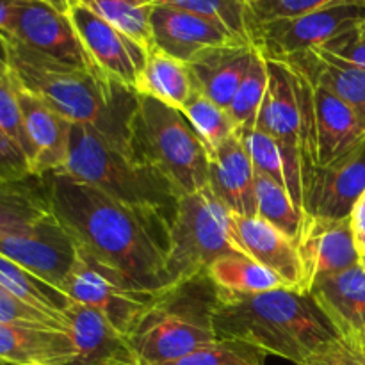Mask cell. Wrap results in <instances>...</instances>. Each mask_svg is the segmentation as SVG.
Wrapping results in <instances>:
<instances>
[{"mask_svg":"<svg viewBox=\"0 0 365 365\" xmlns=\"http://www.w3.org/2000/svg\"><path fill=\"white\" fill-rule=\"evenodd\" d=\"M41 178L52 214L81 248L116 271L134 291L153 296L168 291L171 221L63 175Z\"/></svg>","mask_w":365,"mask_h":365,"instance_id":"1","label":"cell"},{"mask_svg":"<svg viewBox=\"0 0 365 365\" xmlns=\"http://www.w3.org/2000/svg\"><path fill=\"white\" fill-rule=\"evenodd\" d=\"M214 334L255 346L266 355L305 365L339 334L309 292L274 289L260 294L217 296Z\"/></svg>","mask_w":365,"mask_h":365,"instance_id":"2","label":"cell"},{"mask_svg":"<svg viewBox=\"0 0 365 365\" xmlns=\"http://www.w3.org/2000/svg\"><path fill=\"white\" fill-rule=\"evenodd\" d=\"M0 34L9 73L18 84L39 96L70 123L95 128L125 150L127 125L138 93L113 84L93 71L57 63L11 36Z\"/></svg>","mask_w":365,"mask_h":365,"instance_id":"3","label":"cell"},{"mask_svg":"<svg viewBox=\"0 0 365 365\" xmlns=\"http://www.w3.org/2000/svg\"><path fill=\"white\" fill-rule=\"evenodd\" d=\"M132 160L159 171L178 198L209 187V153L184 113L138 95L125 135Z\"/></svg>","mask_w":365,"mask_h":365,"instance_id":"4","label":"cell"},{"mask_svg":"<svg viewBox=\"0 0 365 365\" xmlns=\"http://www.w3.org/2000/svg\"><path fill=\"white\" fill-rule=\"evenodd\" d=\"M217 292L207 274L159 294L127 341L138 365H163L217 341L212 312Z\"/></svg>","mask_w":365,"mask_h":365,"instance_id":"5","label":"cell"},{"mask_svg":"<svg viewBox=\"0 0 365 365\" xmlns=\"http://www.w3.org/2000/svg\"><path fill=\"white\" fill-rule=\"evenodd\" d=\"M57 175L84 182L116 202L173 221L178 195L153 168L139 164L95 128L73 125L70 155Z\"/></svg>","mask_w":365,"mask_h":365,"instance_id":"6","label":"cell"},{"mask_svg":"<svg viewBox=\"0 0 365 365\" xmlns=\"http://www.w3.org/2000/svg\"><path fill=\"white\" fill-rule=\"evenodd\" d=\"M232 253H245L235 214L210 187L182 196L170 228L168 289L207 274L210 264Z\"/></svg>","mask_w":365,"mask_h":365,"instance_id":"7","label":"cell"},{"mask_svg":"<svg viewBox=\"0 0 365 365\" xmlns=\"http://www.w3.org/2000/svg\"><path fill=\"white\" fill-rule=\"evenodd\" d=\"M63 292L73 303L96 310L125 337H128L157 298L134 291L116 271L96 260L81 246Z\"/></svg>","mask_w":365,"mask_h":365,"instance_id":"8","label":"cell"},{"mask_svg":"<svg viewBox=\"0 0 365 365\" xmlns=\"http://www.w3.org/2000/svg\"><path fill=\"white\" fill-rule=\"evenodd\" d=\"M267 61V89L257 114L255 128L278 143L284 159L285 185L296 209L303 214L302 164V110L298 88L291 66L280 61ZM305 217V214H303Z\"/></svg>","mask_w":365,"mask_h":365,"instance_id":"9","label":"cell"},{"mask_svg":"<svg viewBox=\"0 0 365 365\" xmlns=\"http://www.w3.org/2000/svg\"><path fill=\"white\" fill-rule=\"evenodd\" d=\"M64 13L70 18L93 70L106 81L135 91L148 52L100 16L84 0H71Z\"/></svg>","mask_w":365,"mask_h":365,"instance_id":"10","label":"cell"},{"mask_svg":"<svg viewBox=\"0 0 365 365\" xmlns=\"http://www.w3.org/2000/svg\"><path fill=\"white\" fill-rule=\"evenodd\" d=\"M364 20V4L359 0H344L305 16L259 25L253 46L266 59L285 61L307 50L319 48L337 36L362 25Z\"/></svg>","mask_w":365,"mask_h":365,"instance_id":"11","label":"cell"},{"mask_svg":"<svg viewBox=\"0 0 365 365\" xmlns=\"http://www.w3.org/2000/svg\"><path fill=\"white\" fill-rule=\"evenodd\" d=\"M0 253L63 291L77 260L78 242L53 214L25 227L0 230Z\"/></svg>","mask_w":365,"mask_h":365,"instance_id":"12","label":"cell"},{"mask_svg":"<svg viewBox=\"0 0 365 365\" xmlns=\"http://www.w3.org/2000/svg\"><path fill=\"white\" fill-rule=\"evenodd\" d=\"M4 34L57 63L96 73L68 14L46 0H20Z\"/></svg>","mask_w":365,"mask_h":365,"instance_id":"13","label":"cell"},{"mask_svg":"<svg viewBox=\"0 0 365 365\" xmlns=\"http://www.w3.org/2000/svg\"><path fill=\"white\" fill-rule=\"evenodd\" d=\"M365 192V135L328 166L317 168L303 198L305 223L342 221Z\"/></svg>","mask_w":365,"mask_h":365,"instance_id":"14","label":"cell"},{"mask_svg":"<svg viewBox=\"0 0 365 365\" xmlns=\"http://www.w3.org/2000/svg\"><path fill=\"white\" fill-rule=\"evenodd\" d=\"M11 75V73H9ZM14 95L20 106L21 121L31 145V170L34 177L57 173L70 155L73 123L61 116L34 93L27 91L13 77Z\"/></svg>","mask_w":365,"mask_h":365,"instance_id":"15","label":"cell"},{"mask_svg":"<svg viewBox=\"0 0 365 365\" xmlns=\"http://www.w3.org/2000/svg\"><path fill=\"white\" fill-rule=\"evenodd\" d=\"M150 25L153 48L187 64L205 50L241 41L216 21L166 4L153 6Z\"/></svg>","mask_w":365,"mask_h":365,"instance_id":"16","label":"cell"},{"mask_svg":"<svg viewBox=\"0 0 365 365\" xmlns=\"http://www.w3.org/2000/svg\"><path fill=\"white\" fill-rule=\"evenodd\" d=\"M235 227L248 257L280 277L287 289L309 292L298 242L259 216H237Z\"/></svg>","mask_w":365,"mask_h":365,"instance_id":"17","label":"cell"},{"mask_svg":"<svg viewBox=\"0 0 365 365\" xmlns=\"http://www.w3.org/2000/svg\"><path fill=\"white\" fill-rule=\"evenodd\" d=\"M64 316L73 342V359L66 365H138L127 337L96 310L71 303Z\"/></svg>","mask_w":365,"mask_h":365,"instance_id":"18","label":"cell"},{"mask_svg":"<svg viewBox=\"0 0 365 365\" xmlns=\"http://www.w3.org/2000/svg\"><path fill=\"white\" fill-rule=\"evenodd\" d=\"M309 294L339 337L359 341L365 328V269L360 264L341 273L316 278Z\"/></svg>","mask_w":365,"mask_h":365,"instance_id":"19","label":"cell"},{"mask_svg":"<svg viewBox=\"0 0 365 365\" xmlns=\"http://www.w3.org/2000/svg\"><path fill=\"white\" fill-rule=\"evenodd\" d=\"M298 248L309 289L316 278L341 273L360 264L349 217L342 221H307Z\"/></svg>","mask_w":365,"mask_h":365,"instance_id":"20","label":"cell"},{"mask_svg":"<svg viewBox=\"0 0 365 365\" xmlns=\"http://www.w3.org/2000/svg\"><path fill=\"white\" fill-rule=\"evenodd\" d=\"M209 187L237 216H257L255 168L241 132L209 157Z\"/></svg>","mask_w":365,"mask_h":365,"instance_id":"21","label":"cell"},{"mask_svg":"<svg viewBox=\"0 0 365 365\" xmlns=\"http://www.w3.org/2000/svg\"><path fill=\"white\" fill-rule=\"evenodd\" d=\"M257 48L250 43H228L200 53L189 63L198 93L228 109L242 78L246 77Z\"/></svg>","mask_w":365,"mask_h":365,"instance_id":"22","label":"cell"},{"mask_svg":"<svg viewBox=\"0 0 365 365\" xmlns=\"http://www.w3.org/2000/svg\"><path fill=\"white\" fill-rule=\"evenodd\" d=\"M73 342L66 330L0 321V360L9 365H66Z\"/></svg>","mask_w":365,"mask_h":365,"instance_id":"23","label":"cell"},{"mask_svg":"<svg viewBox=\"0 0 365 365\" xmlns=\"http://www.w3.org/2000/svg\"><path fill=\"white\" fill-rule=\"evenodd\" d=\"M280 63L296 68L314 84L348 103L365 128V68L339 59L321 48L307 50Z\"/></svg>","mask_w":365,"mask_h":365,"instance_id":"24","label":"cell"},{"mask_svg":"<svg viewBox=\"0 0 365 365\" xmlns=\"http://www.w3.org/2000/svg\"><path fill=\"white\" fill-rule=\"evenodd\" d=\"M314 116H316V146L319 168L334 163L365 135V128L355 110L334 93L316 84H314Z\"/></svg>","mask_w":365,"mask_h":365,"instance_id":"25","label":"cell"},{"mask_svg":"<svg viewBox=\"0 0 365 365\" xmlns=\"http://www.w3.org/2000/svg\"><path fill=\"white\" fill-rule=\"evenodd\" d=\"M135 93L182 110L198 93V88L187 63L153 48L139 73Z\"/></svg>","mask_w":365,"mask_h":365,"instance_id":"26","label":"cell"},{"mask_svg":"<svg viewBox=\"0 0 365 365\" xmlns=\"http://www.w3.org/2000/svg\"><path fill=\"white\" fill-rule=\"evenodd\" d=\"M207 277L216 287L217 296L260 294L285 287L278 274L245 253H232L217 259L207 269Z\"/></svg>","mask_w":365,"mask_h":365,"instance_id":"27","label":"cell"},{"mask_svg":"<svg viewBox=\"0 0 365 365\" xmlns=\"http://www.w3.org/2000/svg\"><path fill=\"white\" fill-rule=\"evenodd\" d=\"M52 214L41 177L0 182V230L25 227Z\"/></svg>","mask_w":365,"mask_h":365,"instance_id":"28","label":"cell"},{"mask_svg":"<svg viewBox=\"0 0 365 365\" xmlns=\"http://www.w3.org/2000/svg\"><path fill=\"white\" fill-rule=\"evenodd\" d=\"M0 287L9 291L11 294L16 296L21 302L57 317L66 327V310L70 309L71 302L63 291L52 287L50 284L43 282L36 274L29 273L16 262L4 257L0 253Z\"/></svg>","mask_w":365,"mask_h":365,"instance_id":"29","label":"cell"},{"mask_svg":"<svg viewBox=\"0 0 365 365\" xmlns=\"http://www.w3.org/2000/svg\"><path fill=\"white\" fill-rule=\"evenodd\" d=\"M255 203L257 216L299 242L305 232V217L296 209L285 185L255 171Z\"/></svg>","mask_w":365,"mask_h":365,"instance_id":"30","label":"cell"},{"mask_svg":"<svg viewBox=\"0 0 365 365\" xmlns=\"http://www.w3.org/2000/svg\"><path fill=\"white\" fill-rule=\"evenodd\" d=\"M155 4H166L200 14L220 24L241 41L253 45L257 27L250 13L248 0H157Z\"/></svg>","mask_w":365,"mask_h":365,"instance_id":"31","label":"cell"},{"mask_svg":"<svg viewBox=\"0 0 365 365\" xmlns=\"http://www.w3.org/2000/svg\"><path fill=\"white\" fill-rule=\"evenodd\" d=\"M100 16L130 36L146 52L153 50L152 18L157 0H84Z\"/></svg>","mask_w":365,"mask_h":365,"instance_id":"32","label":"cell"},{"mask_svg":"<svg viewBox=\"0 0 365 365\" xmlns=\"http://www.w3.org/2000/svg\"><path fill=\"white\" fill-rule=\"evenodd\" d=\"M184 116L195 128L200 141L205 146L209 157L223 145L227 139L239 132L237 125L232 120L230 113L225 107L217 106L212 100L203 96L202 93H196L187 106L182 109Z\"/></svg>","mask_w":365,"mask_h":365,"instance_id":"33","label":"cell"},{"mask_svg":"<svg viewBox=\"0 0 365 365\" xmlns=\"http://www.w3.org/2000/svg\"><path fill=\"white\" fill-rule=\"evenodd\" d=\"M267 77H269L267 75V61L257 50L252 64H250L248 73L242 78L234 100H232L227 109L230 113L232 120L237 125L239 132L250 130V128L255 127L257 114H259L267 89Z\"/></svg>","mask_w":365,"mask_h":365,"instance_id":"34","label":"cell"},{"mask_svg":"<svg viewBox=\"0 0 365 365\" xmlns=\"http://www.w3.org/2000/svg\"><path fill=\"white\" fill-rule=\"evenodd\" d=\"M266 353L239 341H214L187 356L163 365H264Z\"/></svg>","mask_w":365,"mask_h":365,"instance_id":"35","label":"cell"},{"mask_svg":"<svg viewBox=\"0 0 365 365\" xmlns=\"http://www.w3.org/2000/svg\"><path fill=\"white\" fill-rule=\"evenodd\" d=\"M245 139L246 150L250 153L253 168L257 173H262L266 177H271L278 184L285 185V173H284V159L278 143L271 135L264 134L259 128H250V130L241 132ZM287 187V185H285Z\"/></svg>","mask_w":365,"mask_h":365,"instance_id":"36","label":"cell"},{"mask_svg":"<svg viewBox=\"0 0 365 365\" xmlns=\"http://www.w3.org/2000/svg\"><path fill=\"white\" fill-rule=\"evenodd\" d=\"M339 2H344V0H248V7L253 24L255 27H259V25L271 24V21L305 16V14Z\"/></svg>","mask_w":365,"mask_h":365,"instance_id":"37","label":"cell"},{"mask_svg":"<svg viewBox=\"0 0 365 365\" xmlns=\"http://www.w3.org/2000/svg\"><path fill=\"white\" fill-rule=\"evenodd\" d=\"M0 128H2V130L6 132L21 150H24L29 163H31L32 150L31 145H29L27 134H25L20 106H18L13 81H11L9 73L0 77Z\"/></svg>","mask_w":365,"mask_h":365,"instance_id":"38","label":"cell"},{"mask_svg":"<svg viewBox=\"0 0 365 365\" xmlns=\"http://www.w3.org/2000/svg\"><path fill=\"white\" fill-rule=\"evenodd\" d=\"M0 321L4 323H25V324H43V327L59 328L66 330L64 323L29 303L21 302L16 296L11 294L4 287H0Z\"/></svg>","mask_w":365,"mask_h":365,"instance_id":"39","label":"cell"},{"mask_svg":"<svg viewBox=\"0 0 365 365\" xmlns=\"http://www.w3.org/2000/svg\"><path fill=\"white\" fill-rule=\"evenodd\" d=\"M34 177L24 150L0 128V182H16Z\"/></svg>","mask_w":365,"mask_h":365,"instance_id":"40","label":"cell"},{"mask_svg":"<svg viewBox=\"0 0 365 365\" xmlns=\"http://www.w3.org/2000/svg\"><path fill=\"white\" fill-rule=\"evenodd\" d=\"M305 365H365V349L356 342L339 337L310 356Z\"/></svg>","mask_w":365,"mask_h":365,"instance_id":"41","label":"cell"},{"mask_svg":"<svg viewBox=\"0 0 365 365\" xmlns=\"http://www.w3.org/2000/svg\"><path fill=\"white\" fill-rule=\"evenodd\" d=\"M319 48L339 59L365 68V31L360 29V25L324 43Z\"/></svg>","mask_w":365,"mask_h":365,"instance_id":"42","label":"cell"},{"mask_svg":"<svg viewBox=\"0 0 365 365\" xmlns=\"http://www.w3.org/2000/svg\"><path fill=\"white\" fill-rule=\"evenodd\" d=\"M349 223H351L353 235H355L356 250H359L360 259H362V257H365V192L360 196L355 207H353Z\"/></svg>","mask_w":365,"mask_h":365,"instance_id":"43","label":"cell"},{"mask_svg":"<svg viewBox=\"0 0 365 365\" xmlns=\"http://www.w3.org/2000/svg\"><path fill=\"white\" fill-rule=\"evenodd\" d=\"M18 2L20 0H0V32H6L9 29Z\"/></svg>","mask_w":365,"mask_h":365,"instance_id":"44","label":"cell"},{"mask_svg":"<svg viewBox=\"0 0 365 365\" xmlns=\"http://www.w3.org/2000/svg\"><path fill=\"white\" fill-rule=\"evenodd\" d=\"M9 73V66H7V57H6V46H4V38L0 34V77Z\"/></svg>","mask_w":365,"mask_h":365,"instance_id":"45","label":"cell"},{"mask_svg":"<svg viewBox=\"0 0 365 365\" xmlns=\"http://www.w3.org/2000/svg\"><path fill=\"white\" fill-rule=\"evenodd\" d=\"M46 2H50V4H53V6L56 7H59V9H66V6L68 4L71 2V0H46Z\"/></svg>","mask_w":365,"mask_h":365,"instance_id":"46","label":"cell"},{"mask_svg":"<svg viewBox=\"0 0 365 365\" xmlns=\"http://www.w3.org/2000/svg\"><path fill=\"white\" fill-rule=\"evenodd\" d=\"M356 344H360L365 349V328H364L362 335H360V339H359V341H356Z\"/></svg>","mask_w":365,"mask_h":365,"instance_id":"47","label":"cell"},{"mask_svg":"<svg viewBox=\"0 0 365 365\" xmlns=\"http://www.w3.org/2000/svg\"><path fill=\"white\" fill-rule=\"evenodd\" d=\"M360 266H362L364 269H365V257H362V259H360Z\"/></svg>","mask_w":365,"mask_h":365,"instance_id":"48","label":"cell"},{"mask_svg":"<svg viewBox=\"0 0 365 365\" xmlns=\"http://www.w3.org/2000/svg\"><path fill=\"white\" fill-rule=\"evenodd\" d=\"M360 29H362V31H365V20H364V24L360 25Z\"/></svg>","mask_w":365,"mask_h":365,"instance_id":"49","label":"cell"},{"mask_svg":"<svg viewBox=\"0 0 365 365\" xmlns=\"http://www.w3.org/2000/svg\"><path fill=\"white\" fill-rule=\"evenodd\" d=\"M0 365H9L7 362H4V360H0Z\"/></svg>","mask_w":365,"mask_h":365,"instance_id":"50","label":"cell"},{"mask_svg":"<svg viewBox=\"0 0 365 365\" xmlns=\"http://www.w3.org/2000/svg\"><path fill=\"white\" fill-rule=\"evenodd\" d=\"M359 2H362V4H364V6H365V0H359Z\"/></svg>","mask_w":365,"mask_h":365,"instance_id":"51","label":"cell"}]
</instances>
